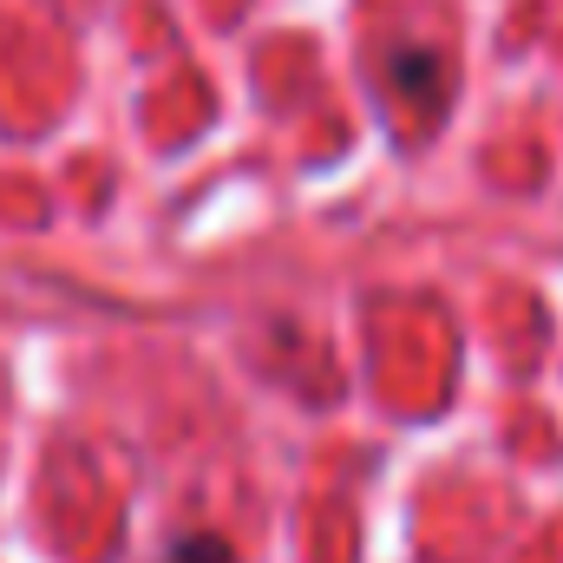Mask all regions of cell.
<instances>
[{
    "mask_svg": "<svg viewBox=\"0 0 563 563\" xmlns=\"http://www.w3.org/2000/svg\"><path fill=\"white\" fill-rule=\"evenodd\" d=\"M170 563H230V551H223L217 538H197V544H177V558Z\"/></svg>",
    "mask_w": 563,
    "mask_h": 563,
    "instance_id": "6da1fadb",
    "label": "cell"
}]
</instances>
